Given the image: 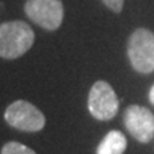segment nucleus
<instances>
[{
  "mask_svg": "<svg viewBox=\"0 0 154 154\" xmlns=\"http://www.w3.org/2000/svg\"><path fill=\"white\" fill-rule=\"evenodd\" d=\"M127 149V140L119 130H111L106 134L97 147V154H123Z\"/></svg>",
  "mask_w": 154,
  "mask_h": 154,
  "instance_id": "7",
  "label": "nucleus"
},
{
  "mask_svg": "<svg viewBox=\"0 0 154 154\" xmlns=\"http://www.w3.org/2000/svg\"><path fill=\"white\" fill-rule=\"evenodd\" d=\"M101 2L114 13H120L123 5H124V0H101Z\"/></svg>",
  "mask_w": 154,
  "mask_h": 154,
  "instance_id": "9",
  "label": "nucleus"
},
{
  "mask_svg": "<svg viewBox=\"0 0 154 154\" xmlns=\"http://www.w3.org/2000/svg\"><path fill=\"white\" fill-rule=\"evenodd\" d=\"M24 11L29 19L46 30L59 29L64 16L61 0H27Z\"/></svg>",
  "mask_w": 154,
  "mask_h": 154,
  "instance_id": "5",
  "label": "nucleus"
},
{
  "mask_svg": "<svg viewBox=\"0 0 154 154\" xmlns=\"http://www.w3.org/2000/svg\"><path fill=\"white\" fill-rule=\"evenodd\" d=\"M88 111L97 120H111L119 111V99L107 82H96L88 93Z\"/></svg>",
  "mask_w": 154,
  "mask_h": 154,
  "instance_id": "4",
  "label": "nucleus"
},
{
  "mask_svg": "<svg viewBox=\"0 0 154 154\" xmlns=\"http://www.w3.org/2000/svg\"><path fill=\"white\" fill-rule=\"evenodd\" d=\"M124 126L140 143H149L154 137V114L143 106H128L124 111Z\"/></svg>",
  "mask_w": 154,
  "mask_h": 154,
  "instance_id": "6",
  "label": "nucleus"
},
{
  "mask_svg": "<svg viewBox=\"0 0 154 154\" xmlns=\"http://www.w3.org/2000/svg\"><path fill=\"white\" fill-rule=\"evenodd\" d=\"M127 54L138 73L154 72V34L147 29H137L128 38Z\"/></svg>",
  "mask_w": 154,
  "mask_h": 154,
  "instance_id": "2",
  "label": "nucleus"
},
{
  "mask_svg": "<svg viewBox=\"0 0 154 154\" xmlns=\"http://www.w3.org/2000/svg\"><path fill=\"white\" fill-rule=\"evenodd\" d=\"M149 99H150V101L154 104V86L151 87V90H150V93H149Z\"/></svg>",
  "mask_w": 154,
  "mask_h": 154,
  "instance_id": "10",
  "label": "nucleus"
},
{
  "mask_svg": "<svg viewBox=\"0 0 154 154\" xmlns=\"http://www.w3.org/2000/svg\"><path fill=\"white\" fill-rule=\"evenodd\" d=\"M5 120L7 124L22 131H40L46 124L43 113L26 100L11 103L5 111Z\"/></svg>",
  "mask_w": 154,
  "mask_h": 154,
  "instance_id": "3",
  "label": "nucleus"
},
{
  "mask_svg": "<svg viewBox=\"0 0 154 154\" xmlns=\"http://www.w3.org/2000/svg\"><path fill=\"white\" fill-rule=\"evenodd\" d=\"M34 43V32L27 23L14 20L0 24V57L17 59Z\"/></svg>",
  "mask_w": 154,
  "mask_h": 154,
  "instance_id": "1",
  "label": "nucleus"
},
{
  "mask_svg": "<svg viewBox=\"0 0 154 154\" xmlns=\"http://www.w3.org/2000/svg\"><path fill=\"white\" fill-rule=\"evenodd\" d=\"M2 154H36L32 149H29L27 146L19 143V141H9L3 146Z\"/></svg>",
  "mask_w": 154,
  "mask_h": 154,
  "instance_id": "8",
  "label": "nucleus"
}]
</instances>
